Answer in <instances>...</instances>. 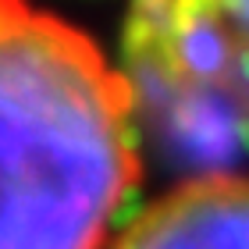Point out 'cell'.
Returning <instances> with one entry per match:
<instances>
[{
  "mask_svg": "<svg viewBox=\"0 0 249 249\" xmlns=\"http://www.w3.org/2000/svg\"><path fill=\"white\" fill-rule=\"evenodd\" d=\"M139 157V89L96 32L0 0V249H107Z\"/></svg>",
  "mask_w": 249,
  "mask_h": 249,
  "instance_id": "1",
  "label": "cell"
},
{
  "mask_svg": "<svg viewBox=\"0 0 249 249\" xmlns=\"http://www.w3.org/2000/svg\"><path fill=\"white\" fill-rule=\"evenodd\" d=\"M107 249H249V167H203L121 221Z\"/></svg>",
  "mask_w": 249,
  "mask_h": 249,
  "instance_id": "2",
  "label": "cell"
}]
</instances>
